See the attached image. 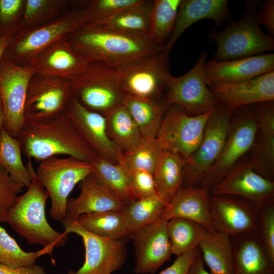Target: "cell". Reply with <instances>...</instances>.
Segmentation results:
<instances>
[{"label": "cell", "mask_w": 274, "mask_h": 274, "mask_svg": "<svg viewBox=\"0 0 274 274\" xmlns=\"http://www.w3.org/2000/svg\"><path fill=\"white\" fill-rule=\"evenodd\" d=\"M17 139L24 155L36 161L63 155L90 163L98 156L80 136L65 111L45 119L25 121Z\"/></svg>", "instance_id": "1"}, {"label": "cell", "mask_w": 274, "mask_h": 274, "mask_svg": "<svg viewBox=\"0 0 274 274\" xmlns=\"http://www.w3.org/2000/svg\"><path fill=\"white\" fill-rule=\"evenodd\" d=\"M77 50L89 62L105 63L120 70L164 50L148 35L124 32L88 24L74 39Z\"/></svg>", "instance_id": "2"}, {"label": "cell", "mask_w": 274, "mask_h": 274, "mask_svg": "<svg viewBox=\"0 0 274 274\" xmlns=\"http://www.w3.org/2000/svg\"><path fill=\"white\" fill-rule=\"evenodd\" d=\"M26 166L31 175L27 190L18 196L6 214V222L28 244L39 245L53 251L63 246L68 233L59 232L49 224L45 215V207L49 196L38 181L31 159Z\"/></svg>", "instance_id": "3"}, {"label": "cell", "mask_w": 274, "mask_h": 274, "mask_svg": "<svg viewBox=\"0 0 274 274\" xmlns=\"http://www.w3.org/2000/svg\"><path fill=\"white\" fill-rule=\"evenodd\" d=\"M256 2L248 3L242 18L223 30H212L209 38L217 44L212 59L224 61L260 54L274 49L273 39L264 34L256 19Z\"/></svg>", "instance_id": "4"}, {"label": "cell", "mask_w": 274, "mask_h": 274, "mask_svg": "<svg viewBox=\"0 0 274 274\" xmlns=\"http://www.w3.org/2000/svg\"><path fill=\"white\" fill-rule=\"evenodd\" d=\"M92 172L90 162L71 156H53L39 162L37 178L51 200L50 216L61 222L66 217L68 196L75 186Z\"/></svg>", "instance_id": "5"}, {"label": "cell", "mask_w": 274, "mask_h": 274, "mask_svg": "<svg viewBox=\"0 0 274 274\" xmlns=\"http://www.w3.org/2000/svg\"><path fill=\"white\" fill-rule=\"evenodd\" d=\"M78 75L74 88L76 96L88 109L106 116L123 104L119 70L105 63L92 61Z\"/></svg>", "instance_id": "6"}, {"label": "cell", "mask_w": 274, "mask_h": 274, "mask_svg": "<svg viewBox=\"0 0 274 274\" xmlns=\"http://www.w3.org/2000/svg\"><path fill=\"white\" fill-rule=\"evenodd\" d=\"M233 111L235 114L224 146L218 159L202 180L201 187L210 189L218 183L254 143L258 124L255 105L244 106Z\"/></svg>", "instance_id": "7"}, {"label": "cell", "mask_w": 274, "mask_h": 274, "mask_svg": "<svg viewBox=\"0 0 274 274\" xmlns=\"http://www.w3.org/2000/svg\"><path fill=\"white\" fill-rule=\"evenodd\" d=\"M232 111L217 105L207 122L201 142L185 160L183 185L196 186L218 159L226 142Z\"/></svg>", "instance_id": "8"}, {"label": "cell", "mask_w": 274, "mask_h": 274, "mask_svg": "<svg viewBox=\"0 0 274 274\" xmlns=\"http://www.w3.org/2000/svg\"><path fill=\"white\" fill-rule=\"evenodd\" d=\"M169 53L164 50L120 70L121 88L124 94L160 100L172 76Z\"/></svg>", "instance_id": "9"}, {"label": "cell", "mask_w": 274, "mask_h": 274, "mask_svg": "<svg viewBox=\"0 0 274 274\" xmlns=\"http://www.w3.org/2000/svg\"><path fill=\"white\" fill-rule=\"evenodd\" d=\"M212 111L192 116L176 105H169L156 136L162 150L187 159L199 145Z\"/></svg>", "instance_id": "10"}, {"label": "cell", "mask_w": 274, "mask_h": 274, "mask_svg": "<svg viewBox=\"0 0 274 274\" xmlns=\"http://www.w3.org/2000/svg\"><path fill=\"white\" fill-rule=\"evenodd\" d=\"M64 232L80 236L85 248V261L77 270L67 274H113L121 268L127 257L123 239H113L93 234L81 227L77 221L63 220Z\"/></svg>", "instance_id": "11"}, {"label": "cell", "mask_w": 274, "mask_h": 274, "mask_svg": "<svg viewBox=\"0 0 274 274\" xmlns=\"http://www.w3.org/2000/svg\"><path fill=\"white\" fill-rule=\"evenodd\" d=\"M208 53H202L193 67L185 74L171 76L165 93L169 106L176 105L190 115L195 116L212 111L217 105L204 77Z\"/></svg>", "instance_id": "12"}, {"label": "cell", "mask_w": 274, "mask_h": 274, "mask_svg": "<svg viewBox=\"0 0 274 274\" xmlns=\"http://www.w3.org/2000/svg\"><path fill=\"white\" fill-rule=\"evenodd\" d=\"M33 70L22 67L2 58L0 62V95L4 112L3 127L17 137L25 123L24 107L29 79Z\"/></svg>", "instance_id": "13"}, {"label": "cell", "mask_w": 274, "mask_h": 274, "mask_svg": "<svg viewBox=\"0 0 274 274\" xmlns=\"http://www.w3.org/2000/svg\"><path fill=\"white\" fill-rule=\"evenodd\" d=\"M210 213L216 230L230 236L257 234L259 207L243 198L210 194Z\"/></svg>", "instance_id": "14"}, {"label": "cell", "mask_w": 274, "mask_h": 274, "mask_svg": "<svg viewBox=\"0 0 274 274\" xmlns=\"http://www.w3.org/2000/svg\"><path fill=\"white\" fill-rule=\"evenodd\" d=\"M65 112L80 136L98 156L113 163L123 159V152L108 136L105 116L85 107L75 95L71 97Z\"/></svg>", "instance_id": "15"}, {"label": "cell", "mask_w": 274, "mask_h": 274, "mask_svg": "<svg viewBox=\"0 0 274 274\" xmlns=\"http://www.w3.org/2000/svg\"><path fill=\"white\" fill-rule=\"evenodd\" d=\"M167 220L158 219L131 233L134 249V272L152 274L172 255Z\"/></svg>", "instance_id": "16"}, {"label": "cell", "mask_w": 274, "mask_h": 274, "mask_svg": "<svg viewBox=\"0 0 274 274\" xmlns=\"http://www.w3.org/2000/svg\"><path fill=\"white\" fill-rule=\"evenodd\" d=\"M210 192L239 197L260 207L273 198L274 182L258 174L249 161L235 165Z\"/></svg>", "instance_id": "17"}, {"label": "cell", "mask_w": 274, "mask_h": 274, "mask_svg": "<svg viewBox=\"0 0 274 274\" xmlns=\"http://www.w3.org/2000/svg\"><path fill=\"white\" fill-rule=\"evenodd\" d=\"M274 71V54H260L234 59L206 61L204 77L209 88L245 82Z\"/></svg>", "instance_id": "18"}, {"label": "cell", "mask_w": 274, "mask_h": 274, "mask_svg": "<svg viewBox=\"0 0 274 274\" xmlns=\"http://www.w3.org/2000/svg\"><path fill=\"white\" fill-rule=\"evenodd\" d=\"M217 105L233 111L241 107L274 100V71L251 80L210 88Z\"/></svg>", "instance_id": "19"}, {"label": "cell", "mask_w": 274, "mask_h": 274, "mask_svg": "<svg viewBox=\"0 0 274 274\" xmlns=\"http://www.w3.org/2000/svg\"><path fill=\"white\" fill-rule=\"evenodd\" d=\"M210 189L204 187L182 186L164 208L160 219L181 218L195 222L207 230H216L210 213Z\"/></svg>", "instance_id": "20"}, {"label": "cell", "mask_w": 274, "mask_h": 274, "mask_svg": "<svg viewBox=\"0 0 274 274\" xmlns=\"http://www.w3.org/2000/svg\"><path fill=\"white\" fill-rule=\"evenodd\" d=\"M80 192L68 199L64 220L76 221L82 215L105 211H121L126 203L100 183L92 173L80 183Z\"/></svg>", "instance_id": "21"}, {"label": "cell", "mask_w": 274, "mask_h": 274, "mask_svg": "<svg viewBox=\"0 0 274 274\" xmlns=\"http://www.w3.org/2000/svg\"><path fill=\"white\" fill-rule=\"evenodd\" d=\"M228 4L227 0H181L174 29L164 50L170 52L182 33L198 21L212 20L216 27L230 21Z\"/></svg>", "instance_id": "22"}, {"label": "cell", "mask_w": 274, "mask_h": 274, "mask_svg": "<svg viewBox=\"0 0 274 274\" xmlns=\"http://www.w3.org/2000/svg\"><path fill=\"white\" fill-rule=\"evenodd\" d=\"M258 115L257 131L250 162L254 169L273 181L274 173V106L273 101L255 105Z\"/></svg>", "instance_id": "23"}, {"label": "cell", "mask_w": 274, "mask_h": 274, "mask_svg": "<svg viewBox=\"0 0 274 274\" xmlns=\"http://www.w3.org/2000/svg\"><path fill=\"white\" fill-rule=\"evenodd\" d=\"M233 274H274V261L267 255L257 234L231 236Z\"/></svg>", "instance_id": "24"}, {"label": "cell", "mask_w": 274, "mask_h": 274, "mask_svg": "<svg viewBox=\"0 0 274 274\" xmlns=\"http://www.w3.org/2000/svg\"><path fill=\"white\" fill-rule=\"evenodd\" d=\"M70 94L67 86L28 89L24 112L25 121L45 119L64 111L63 107L66 108Z\"/></svg>", "instance_id": "25"}, {"label": "cell", "mask_w": 274, "mask_h": 274, "mask_svg": "<svg viewBox=\"0 0 274 274\" xmlns=\"http://www.w3.org/2000/svg\"><path fill=\"white\" fill-rule=\"evenodd\" d=\"M198 248L204 261L214 274H233L234 257L231 236L219 230H207Z\"/></svg>", "instance_id": "26"}, {"label": "cell", "mask_w": 274, "mask_h": 274, "mask_svg": "<svg viewBox=\"0 0 274 274\" xmlns=\"http://www.w3.org/2000/svg\"><path fill=\"white\" fill-rule=\"evenodd\" d=\"M97 181L126 204L136 199L131 185V174L123 160L113 163L97 156L91 162Z\"/></svg>", "instance_id": "27"}, {"label": "cell", "mask_w": 274, "mask_h": 274, "mask_svg": "<svg viewBox=\"0 0 274 274\" xmlns=\"http://www.w3.org/2000/svg\"><path fill=\"white\" fill-rule=\"evenodd\" d=\"M123 105L136 124L142 136L156 138L169 107L165 100H153L125 95Z\"/></svg>", "instance_id": "28"}, {"label": "cell", "mask_w": 274, "mask_h": 274, "mask_svg": "<svg viewBox=\"0 0 274 274\" xmlns=\"http://www.w3.org/2000/svg\"><path fill=\"white\" fill-rule=\"evenodd\" d=\"M185 160L179 155L163 151L153 174L156 194L166 206L183 185Z\"/></svg>", "instance_id": "29"}, {"label": "cell", "mask_w": 274, "mask_h": 274, "mask_svg": "<svg viewBox=\"0 0 274 274\" xmlns=\"http://www.w3.org/2000/svg\"><path fill=\"white\" fill-rule=\"evenodd\" d=\"M154 1L141 0L98 24L118 31L136 35H149Z\"/></svg>", "instance_id": "30"}, {"label": "cell", "mask_w": 274, "mask_h": 274, "mask_svg": "<svg viewBox=\"0 0 274 274\" xmlns=\"http://www.w3.org/2000/svg\"><path fill=\"white\" fill-rule=\"evenodd\" d=\"M105 117L109 137L123 153L130 151L139 143L142 134L123 104Z\"/></svg>", "instance_id": "31"}, {"label": "cell", "mask_w": 274, "mask_h": 274, "mask_svg": "<svg viewBox=\"0 0 274 274\" xmlns=\"http://www.w3.org/2000/svg\"><path fill=\"white\" fill-rule=\"evenodd\" d=\"M76 221L85 230L100 236L123 239L129 236L121 211H105L83 214Z\"/></svg>", "instance_id": "32"}, {"label": "cell", "mask_w": 274, "mask_h": 274, "mask_svg": "<svg viewBox=\"0 0 274 274\" xmlns=\"http://www.w3.org/2000/svg\"><path fill=\"white\" fill-rule=\"evenodd\" d=\"M20 144L16 138L3 127L0 133V167L11 178L27 188L30 184V171L22 159Z\"/></svg>", "instance_id": "33"}, {"label": "cell", "mask_w": 274, "mask_h": 274, "mask_svg": "<svg viewBox=\"0 0 274 274\" xmlns=\"http://www.w3.org/2000/svg\"><path fill=\"white\" fill-rule=\"evenodd\" d=\"M167 229L172 253L177 257L197 248L207 230L195 222L181 218L168 220Z\"/></svg>", "instance_id": "34"}, {"label": "cell", "mask_w": 274, "mask_h": 274, "mask_svg": "<svg viewBox=\"0 0 274 274\" xmlns=\"http://www.w3.org/2000/svg\"><path fill=\"white\" fill-rule=\"evenodd\" d=\"M165 204L157 196L136 199L125 204L121 213L129 234L160 218Z\"/></svg>", "instance_id": "35"}, {"label": "cell", "mask_w": 274, "mask_h": 274, "mask_svg": "<svg viewBox=\"0 0 274 274\" xmlns=\"http://www.w3.org/2000/svg\"><path fill=\"white\" fill-rule=\"evenodd\" d=\"M181 0H154L149 37L164 45L174 29Z\"/></svg>", "instance_id": "36"}, {"label": "cell", "mask_w": 274, "mask_h": 274, "mask_svg": "<svg viewBox=\"0 0 274 274\" xmlns=\"http://www.w3.org/2000/svg\"><path fill=\"white\" fill-rule=\"evenodd\" d=\"M163 150L156 138L143 137L131 150L123 153V163L130 173L143 170L153 174Z\"/></svg>", "instance_id": "37"}, {"label": "cell", "mask_w": 274, "mask_h": 274, "mask_svg": "<svg viewBox=\"0 0 274 274\" xmlns=\"http://www.w3.org/2000/svg\"><path fill=\"white\" fill-rule=\"evenodd\" d=\"M86 20L83 16L72 21L59 22L39 29L11 47L10 54H20L42 48L72 28L76 27Z\"/></svg>", "instance_id": "38"}, {"label": "cell", "mask_w": 274, "mask_h": 274, "mask_svg": "<svg viewBox=\"0 0 274 274\" xmlns=\"http://www.w3.org/2000/svg\"><path fill=\"white\" fill-rule=\"evenodd\" d=\"M52 250L43 248L35 252L23 250L7 230L0 225V263L11 266H28L35 264L37 260Z\"/></svg>", "instance_id": "39"}, {"label": "cell", "mask_w": 274, "mask_h": 274, "mask_svg": "<svg viewBox=\"0 0 274 274\" xmlns=\"http://www.w3.org/2000/svg\"><path fill=\"white\" fill-rule=\"evenodd\" d=\"M269 257L274 261V199L259 207V224L257 233Z\"/></svg>", "instance_id": "40"}, {"label": "cell", "mask_w": 274, "mask_h": 274, "mask_svg": "<svg viewBox=\"0 0 274 274\" xmlns=\"http://www.w3.org/2000/svg\"><path fill=\"white\" fill-rule=\"evenodd\" d=\"M141 0H99L94 2L86 19L94 24L104 21L122 10L139 3Z\"/></svg>", "instance_id": "41"}, {"label": "cell", "mask_w": 274, "mask_h": 274, "mask_svg": "<svg viewBox=\"0 0 274 274\" xmlns=\"http://www.w3.org/2000/svg\"><path fill=\"white\" fill-rule=\"evenodd\" d=\"M22 184L13 180L8 173L0 167V222L15 202L23 188Z\"/></svg>", "instance_id": "42"}, {"label": "cell", "mask_w": 274, "mask_h": 274, "mask_svg": "<svg viewBox=\"0 0 274 274\" xmlns=\"http://www.w3.org/2000/svg\"><path fill=\"white\" fill-rule=\"evenodd\" d=\"M130 174L131 188L136 199L157 195L152 173L139 170L131 172Z\"/></svg>", "instance_id": "43"}, {"label": "cell", "mask_w": 274, "mask_h": 274, "mask_svg": "<svg viewBox=\"0 0 274 274\" xmlns=\"http://www.w3.org/2000/svg\"><path fill=\"white\" fill-rule=\"evenodd\" d=\"M200 253L197 247L178 256L169 266L158 274H187L192 261Z\"/></svg>", "instance_id": "44"}, {"label": "cell", "mask_w": 274, "mask_h": 274, "mask_svg": "<svg viewBox=\"0 0 274 274\" xmlns=\"http://www.w3.org/2000/svg\"><path fill=\"white\" fill-rule=\"evenodd\" d=\"M256 19L259 25L265 26L269 37L274 35V1L266 0L262 3L260 8L257 10Z\"/></svg>", "instance_id": "45"}, {"label": "cell", "mask_w": 274, "mask_h": 274, "mask_svg": "<svg viewBox=\"0 0 274 274\" xmlns=\"http://www.w3.org/2000/svg\"><path fill=\"white\" fill-rule=\"evenodd\" d=\"M0 274H46L41 266L34 264L28 266L14 267L0 263Z\"/></svg>", "instance_id": "46"}, {"label": "cell", "mask_w": 274, "mask_h": 274, "mask_svg": "<svg viewBox=\"0 0 274 274\" xmlns=\"http://www.w3.org/2000/svg\"><path fill=\"white\" fill-rule=\"evenodd\" d=\"M187 274H214L207 271L204 262L200 253L196 257L191 264Z\"/></svg>", "instance_id": "47"}, {"label": "cell", "mask_w": 274, "mask_h": 274, "mask_svg": "<svg viewBox=\"0 0 274 274\" xmlns=\"http://www.w3.org/2000/svg\"><path fill=\"white\" fill-rule=\"evenodd\" d=\"M45 1L42 0H28L27 1L25 16L28 18L36 14L44 5Z\"/></svg>", "instance_id": "48"}, {"label": "cell", "mask_w": 274, "mask_h": 274, "mask_svg": "<svg viewBox=\"0 0 274 274\" xmlns=\"http://www.w3.org/2000/svg\"><path fill=\"white\" fill-rule=\"evenodd\" d=\"M10 41L11 38L10 37H4L0 38V62Z\"/></svg>", "instance_id": "49"}, {"label": "cell", "mask_w": 274, "mask_h": 274, "mask_svg": "<svg viewBox=\"0 0 274 274\" xmlns=\"http://www.w3.org/2000/svg\"><path fill=\"white\" fill-rule=\"evenodd\" d=\"M4 115L2 107L0 108V133L4 126Z\"/></svg>", "instance_id": "50"}, {"label": "cell", "mask_w": 274, "mask_h": 274, "mask_svg": "<svg viewBox=\"0 0 274 274\" xmlns=\"http://www.w3.org/2000/svg\"><path fill=\"white\" fill-rule=\"evenodd\" d=\"M2 107L1 97L0 95V108Z\"/></svg>", "instance_id": "51"}, {"label": "cell", "mask_w": 274, "mask_h": 274, "mask_svg": "<svg viewBox=\"0 0 274 274\" xmlns=\"http://www.w3.org/2000/svg\"><path fill=\"white\" fill-rule=\"evenodd\" d=\"M58 274H63V273H58Z\"/></svg>", "instance_id": "52"}]
</instances>
